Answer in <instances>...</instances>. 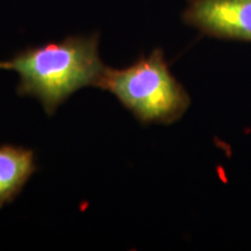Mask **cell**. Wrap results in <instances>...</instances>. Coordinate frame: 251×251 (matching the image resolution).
I'll return each mask as SVG.
<instances>
[{"mask_svg":"<svg viewBox=\"0 0 251 251\" xmlns=\"http://www.w3.org/2000/svg\"><path fill=\"white\" fill-rule=\"evenodd\" d=\"M0 70H7V61H0Z\"/></svg>","mask_w":251,"mask_h":251,"instance_id":"5b68a950","label":"cell"},{"mask_svg":"<svg viewBox=\"0 0 251 251\" xmlns=\"http://www.w3.org/2000/svg\"><path fill=\"white\" fill-rule=\"evenodd\" d=\"M98 46V33L68 36L18 52L7 61V70L18 74L19 96L37 99L51 117L76 91L96 87L106 68Z\"/></svg>","mask_w":251,"mask_h":251,"instance_id":"6da1fadb","label":"cell"},{"mask_svg":"<svg viewBox=\"0 0 251 251\" xmlns=\"http://www.w3.org/2000/svg\"><path fill=\"white\" fill-rule=\"evenodd\" d=\"M35 171L33 150L7 144L0 146V208L21 192Z\"/></svg>","mask_w":251,"mask_h":251,"instance_id":"277c9868","label":"cell"},{"mask_svg":"<svg viewBox=\"0 0 251 251\" xmlns=\"http://www.w3.org/2000/svg\"><path fill=\"white\" fill-rule=\"evenodd\" d=\"M183 20L205 35L251 42V0H188Z\"/></svg>","mask_w":251,"mask_h":251,"instance_id":"3957f363","label":"cell"},{"mask_svg":"<svg viewBox=\"0 0 251 251\" xmlns=\"http://www.w3.org/2000/svg\"><path fill=\"white\" fill-rule=\"evenodd\" d=\"M96 87L112 93L143 125H171L191 105L185 87L172 76L162 49L124 69L106 67Z\"/></svg>","mask_w":251,"mask_h":251,"instance_id":"7a4b0ae2","label":"cell"}]
</instances>
